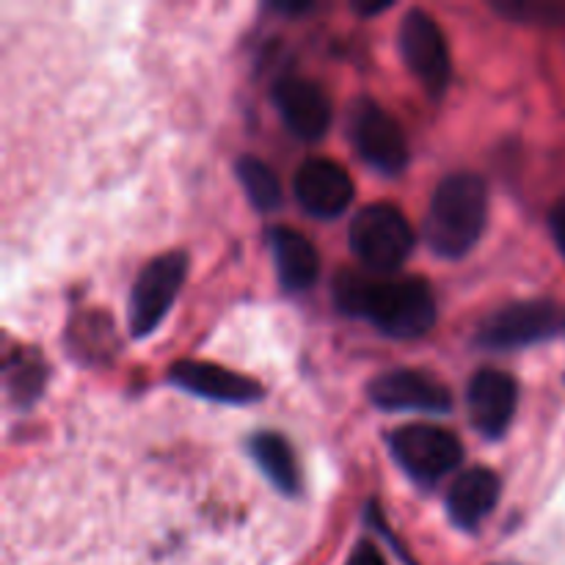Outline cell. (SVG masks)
Masks as SVG:
<instances>
[{
    "mask_svg": "<svg viewBox=\"0 0 565 565\" xmlns=\"http://www.w3.org/2000/svg\"><path fill=\"white\" fill-rule=\"evenodd\" d=\"M550 224H552V235H555L557 246H561V252L565 257V199H563V202H557V207L552 210Z\"/></svg>",
    "mask_w": 565,
    "mask_h": 565,
    "instance_id": "44dd1931",
    "label": "cell"
},
{
    "mask_svg": "<svg viewBox=\"0 0 565 565\" xmlns=\"http://www.w3.org/2000/svg\"><path fill=\"white\" fill-rule=\"evenodd\" d=\"M351 248L375 274H395L414 248V230L392 204H370L353 218Z\"/></svg>",
    "mask_w": 565,
    "mask_h": 565,
    "instance_id": "3957f363",
    "label": "cell"
},
{
    "mask_svg": "<svg viewBox=\"0 0 565 565\" xmlns=\"http://www.w3.org/2000/svg\"><path fill=\"white\" fill-rule=\"evenodd\" d=\"M237 180L257 210H276L281 204V185L270 166L257 158L237 160Z\"/></svg>",
    "mask_w": 565,
    "mask_h": 565,
    "instance_id": "e0dca14e",
    "label": "cell"
},
{
    "mask_svg": "<svg viewBox=\"0 0 565 565\" xmlns=\"http://www.w3.org/2000/svg\"><path fill=\"white\" fill-rule=\"evenodd\" d=\"M565 318L550 301H519L500 309L480 326V345L494 351H513L561 334Z\"/></svg>",
    "mask_w": 565,
    "mask_h": 565,
    "instance_id": "52a82bcc",
    "label": "cell"
},
{
    "mask_svg": "<svg viewBox=\"0 0 565 565\" xmlns=\"http://www.w3.org/2000/svg\"><path fill=\"white\" fill-rule=\"evenodd\" d=\"M268 237L281 287L292 292L309 290L320 274V257L312 241L303 237L301 232L287 230V226H276V230H270Z\"/></svg>",
    "mask_w": 565,
    "mask_h": 565,
    "instance_id": "9a60e30c",
    "label": "cell"
},
{
    "mask_svg": "<svg viewBox=\"0 0 565 565\" xmlns=\"http://www.w3.org/2000/svg\"><path fill=\"white\" fill-rule=\"evenodd\" d=\"M370 401L384 412H450L452 397L445 384L417 370H395L370 384Z\"/></svg>",
    "mask_w": 565,
    "mask_h": 565,
    "instance_id": "9c48e42d",
    "label": "cell"
},
{
    "mask_svg": "<svg viewBox=\"0 0 565 565\" xmlns=\"http://www.w3.org/2000/svg\"><path fill=\"white\" fill-rule=\"evenodd\" d=\"M42 367L31 362H20V370L11 373V384L17 386V395L20 397H33L39 390H42Z\"/></svg>",
    "mask_w": 565,
    "mask_h": 565,
    "instance_id": "d6986e66",
    "label": "cell"
},
{
    "mask_svg": "<svg viewBox=\"0 0 565 565\" xmlns=\"http://www.w3.org/2000/svg\"><path fill=\"white\" fill-rule=\"evenodd\" d=\"M171 381L185 392L207 401L232 403V406H246L263 397V386L257 381L237 375L232 370L218 367L210 362H180L171 367Z\"/></svg>",
    "mask_w": 565,
    "mask_h": 565,
    "instance_id": "4fadbf2b",
    "label": "cell"
},
{
    "mask_svg": "<svg viewBox=\"0 0 565 565\" xmlns=\"http://www.w3.org/2000/svg\"><path fill=\"white\" fill-rule=\"evenodd\" d=\"M296 199L309 215L337 218L345 213L353 199V180L340 163L326 158H312L298 169Z\"/></svg>",
    "mask_w": 565,
    "mask_h": 565,
    "instance_id": "8fae6325",
    "label": "cell"
},
{
    "mask_svg": "<svg viewBox=\"0 0 565 565\" xmlns=\"http://www.w3.org/2000/svg\"><path fill=\"white\" fill-rule=\"evenodd\" d=\"M519 386L516 381L500 370H483L472 379L467 392L469 419L475 428L489 439H500L511 428L516 414Z\"/></svg>",
    "mask_w": 565,
    "mask_h": 565,
    "instance_id": "7c38bea8",
    "label": "cell"
},
{
    "mask_svg": "<svg viewBox=\"0 0 565 565\" xmlns=\"http://www.w3.org/2000/svg\"><path fill=\"white\" fill-rule=\"evenodd\" d=\"M276 108L290 132L301 141H320L331 125V103L318 83L307 77H281L274 86Z\"/></svg>",
    "mask_w": 565,
    "mask_h": 565,
    "instance_id": "30bf717a",
    "label": "cell"
},
{
    "mask_svg": "<svg viewBox=\"0 0 565 565\" xmlns=\"http://www.w3.org/2000/svg\"><path fill=\"white\" fill-rule=\"evenodd\" d=\"M337 307L364 318L386 337L414 340L434 329L436 298L417 276H367L342 270L334 281Z\"/></svg>",
    "mask_w": 565,
    "mask_h": 565,
    "instance_id": "6da1fadb",
    "label": "cell"
},
{
    "mask_svg": "<svg viewBox=\"0 0 565 565\" xmlns=\"http://www.w3.org/2000/svg\"><path fill=\"white\" fill-rule=\"evenodd\" d=\"M252 458L263 469L265 478L281 491V494H298L301 491V469L292 452L290 441L279 434H257L252 436Z\"/></svg>",
    "mask_w": 565,
    "mask_h": 565,
    "instance_id": "2e32d148",
    "label": "cell"
},
{
    "mask_svg": "<svg viewBox=\"0 0 565 565\" xmlns=\"http://www.w3.org/2000/svg\"><path fill=\"white\" fill-rule=\"evenodd\" d=\"M188 274V254L169 252L154 257L138 274L130 296V331L132 337H149L163 318L171 303L180 296V287Z\"/></svg>",
    "mask_w": 565,
    "mask_h": 565,
    "instance_id": "5b68a950",
    "label": "cell"
},
{
    "mask_svg": "<svg viewBox=\"0 0 565 565\" xmlns=\"http://www.w3.org/2000/svg\"><path fill=\"white\" fill-rule=\"evenodd\" d=\"M500 565H513V563H500Z\"/></svg>",
    "mask_w": 565,
    "mask_h": 565,
    "instance_id": "7402d4cb",
    "label": "cell"
},
{
    "mask_svg": "<svg viewBox=\"0 0 565 565\" xmlns=\"http://www.w3.org/2000/svg\"><path fill=\"white\" fill-rule=\"evenodd\" d=\"M351 138L364 163L381 174H401L408 163V143L401 125L381 105L362 103L353 114Z\"/></svg>",
    "mask_w": 565,
    "mask_h": 565,
    "instance_id": "ba28073f",
    "label": "cell"
},
{
    "mask_svg": "<svg viewBox=\"0 0 565 565\" xmlns=\"http://www.w3.org/2000/svg\"><path fill=\"white\" fill-rule=\"evenodd\" d=\"M348 565H386V561L373 544H359L356 552H353L351 563H348Z\"/></svg>",
    "mask_w": 565,
    "mask_h": 565,
    "instance_id": "ffe728a7",
    "label": "cell"
},
{
    "mask_svg": "<svg viewBox=\"0 0 565 565\" xmlns=\"http://www.w3.org/2000/svg\"><path fill=\"white\" fill-rule=\"evenodd\" d=\"M500 500V478L491 469H467L447 491V513L461 530H475Z\"/></svg>",
    "mask_w": 565,
    "mask_h": 565,
    "instance_id": "5bb4252c",
    "label": "cell"
},
{
    "mask_svg": "<svg viewBox=\"0 0 565 565\" xmlns=\"http://www.w3.org/2000/svg\"><path fill=\"white\" fill-rule=\"evenodd\" d=\"M401 55L412 75L425 86L430 97H441L450 83V50L439 22L423 9H412L401 22Z\"/></svg>",
    "mask_w": 565,
    "mask_h": 565,
    "instance_id": "8992f818",
    "label": "cell"
},
{
    "mask_svg": "<svg viewBox=\"0 0 565 565\" xmlns=\"http://www.w3.org/2000/svg\"><path fill=\"white\" fill-rule=\"evenodd\" d=\"M390 447L403 472L419 486L439 483L461 463L463 450L456 434L436 425H406L390 436Z\"/></svg>",
    "mask_w": 565,
    "mask_h": 565,
    "instance_id": "277c9868",
    "label": "cell"
},
{
    "mask_svg": "<svg viewBox=\"0 0 565 565\" xmlns=\"http://www.w3.org/2000/svg\"><path fill=\"white\" fill-rule=\"evenodd\" d=\"M494 11L516 22L561 25L565 22V0H494Z\"/></svg>",
    "mask_w": 565,
    "mask_h": 565,
    "instance_id": "ac0fdd59",
    "label": "cell"
},
{
    "mask_svg": "<svg viewBox=\"0 0 565 565\" xmlns=\"http://www.w3.org/2000/svg\"><path fill=\"white\" fill-rule=\"evenodd\" d=\"M489 218V191L478 174H450L430 199L425 241L439 257L458 259L475 248Z\"/></svg>",
    "mask_w": 565,
    "mask_h": 565,
    "instance_id": "7a4b0ae2",
    "label": "cell"
}]
</instances>
